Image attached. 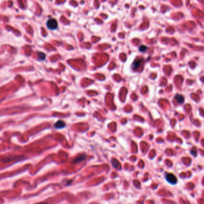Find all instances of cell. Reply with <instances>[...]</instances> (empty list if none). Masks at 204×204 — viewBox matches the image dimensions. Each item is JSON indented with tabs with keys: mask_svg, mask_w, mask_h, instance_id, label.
<instances>
[{
	"mask_svg": "<svg viewBox=\"0 0 204 204\" xmlns=\"http://www.w3.org/2000/svg\"><path fill=\"white\" fill-rule=\"evenodd\" d=\"M147 48L146 46H141L140 47V52H146V51L147 50Z\"/></svg>",
	"mask_w": 204,
	"mask_h": 204,
	"instance_id": "ba28073f",
	"label": "cell"
},
{
	"mask_svg": "<svg viewBox=\"0 0 204 204\" xmlns=\"http://www.w3.org/2000/svg\"><path fill=\"white\" fill-rule=\"evenodd\" d=\"M38 59L40 60H44V59H45V57H46V56H45V55L44 53H42V52L38 53Z\"/></svg>",
	"mask_w": 204,
	"mask_h": 204,
	"instance_id": "52a82bcc",
	"label": "cell"
},
{
	"mask_svg": "<svg viewBox=\"0 0 204 204\" xmlns=\"http://www.w3.org/2000/svg\"><path fill=\"white\" fill-rule=\"evenodd\" d=\"M65 123L62 120H58L55 123V124L54 125V126L57 129H62L65 126Z\"/></svg>",
	"mask_w": 204,
	"mask_h": 204,
	"instance_id": "3957f363",
	"label": "cell"
},
{
	"mask_svg": "<svg viewBox=\"0 0 204 204\" xmlns=\"http://www.w3.org/2000/svg\"><path fill=\"white\" fill-rule=\"evenodd\" d=\"M47 26L49 29L53 30V29H56L58 27V23L55 19H50L47 22Z\"/></svg>",
	"mask_w": 204,
	"mask_h": 204,
	"instance_id": "6da1fadb",
	"label": "cell"
},
{
	"mask_svg": "<svg viewBox=\"0 0 204 204\" xmlns=\"http://www.w3.org/2000/svg\"><path fill=\"white\" fill-rule=\"evenodd\" d=\"M166 180L171 184H175L177 183V178L173 174H168L166 175Z\"/></svg>",
	"mask_w": 204,
	"mask_h": 204,
	"instance_id": "7a4b0ae2",
	"label": "cell"
},
{
	"mask_svg": "<svg viewBox=\"0 0 204 204\" xmlns=\"http://www.w3.org/2000/svg\"><path fill=\"white\" fill-rule=\"evenodd\" d=\"M85 159V154L81 155V156H78L77 158L76 159H74V163H77V162H81V161H82V160H83L84 159Z\"/></svg>",
	"mask_w": 204,
	"mask_h": 204,
	"instance_id": "8992f818",
	"label": "cell"
},
{
	"mask_svg": "<svg viewBox=\"0 0 204 204\" xmlns=\"http://www.w3.org/2000/svg\"><path fill=\"white\" fill-rule=\"evenodd\" d=\"M141 62L142 61H141V60L140 59H137L135 60L132 65V69L135 70H137L138 68H139V66H140V65L141 64Z\"/></svg>",
	"mask_w": 204,
	"mask_h": 204,
	"instance_id": "277c9868",
	"label": "cell"
},
{
	"mask_svg": "<svg viewBox=\"0 0 204 204\" xmlns=\"http://www.w3.org/2000/svg\"><path fill=\"white\" fill-rule=\"evenodd\" d=\"M175 99H176V101L178 103L182 104V103H184V97H183V95L177 94V95H176V96L175 97Z\"/></svg>",
	"mask_w": 204,
	"mask_h": 204,
	"instance_id": "5b68a950",
	"label": "cell"
}]
</instances>
